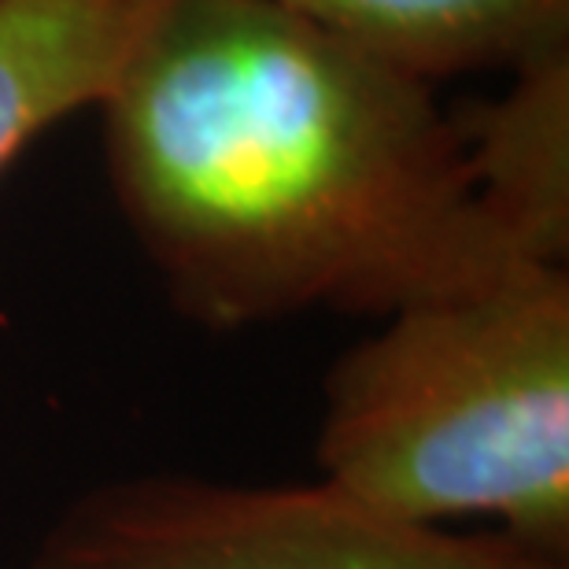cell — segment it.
Wrapping results in <instances>:
<instances>
[{
    "instance_id": "cell-3",
    "label": "cell",
    "mask_w": 569,
    "mask_h": 569,
    "mask_svg": "<svg viewBox=\"0 0 569 569\" xmlns=\"http://www.w3.org/2000/svg\"><path fill=\"white\" fill-rule=\"evenodd\" d=\"M30 569H569L503 537L385 518L329 485L133 477L56 518Z\"/></svg>"
},
{
    "instance_id": "cell-1",
    "label": "cell",
    "mask_w": 569,
    "mask_h": 569,
    "mask_svg": "<svg viewBox=\"0 0 569 569\" xmlns=\"http://www.w3.org/2000/svg\"><path fill=\"white\" fill-rule=\"evenodd\" d=\"M97 111L122 219L200 326L389 318L532 263L437 89L274 0H148Z\"/></svg>"
},
{
    "instance_id": "cell-6",
    "label": "cell",
    "mask_w": 569,
    "mask_h": 569,
    "mask_svg": "<svg viewBox=\"0 0 569 569\" xmlns=\"http://www.w3.org/2000/svg\"><path fill=\"white\" fill-rule=\"evenodd\" d=\"M148 0H0V170L108 93Z\"/></svg>"
},
{
    "instance_id": "cell-4",
    "label": "cell",
    "mask_w": 569,
    "mask_h": 569,
    "mask_svg": "<svg viewBox=\"0 0 569 569\" xmlns=\"http://www.w3.org/2000/svg\"><path fill=\"white\" fill-rule=\"evenodd\" d=\"M496 100L451 111L473 192L521 256L569 259V44L507 74Z\"/></svg>"
},
{
    "instance_id": "cell-2",
    "label": "cell",
    "mask_w": 569,
    "mask_h": 569,
    "mask_svg": "<svg viewBox=\"0 0 569 569\" xmlns=\"http://www.w3.org/2000/svg\"><path fill=\"white\" fill-rule=\"evenodd\" d=\"M315 459L385 518H496L569 562L566 267L521 263L385 318L326 373Z\"/></svg>"
},
{
    "instance_id": "cell-5",
    "label": "cell",
    "mask_w": 569,
    "mask_h": 569,
    "mask_svg": "<svg viewBox=\"0 0 569 569\" xmlns=\"http://www.w3.org/2000/svg\"><path fill=\"white\" fill-rule=\"evenodd\" d=\"M362 52L437 86L569 44V0H274Z\"/></svg>"
}]
</instances>
